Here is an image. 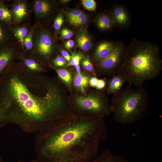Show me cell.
I'll return each instance as SVG.
<instances>
[{
	"instance_id": "1",
	"label": "cell",
	"mask_w": 162,
	"mask_h": 162,
	"mask_svg": "<svg viewBox=\"0 0 162 162\" xmlns=\"http://www.w3.org/2000/svg\"><path fill=\"white\" fill-rule=\"evenodd\" d=\"M69 114L56 80L14 63L0 78V128L15 124L38 133Z\"/></svg>"
},
{
	"instance_id": "2",
	"label": "cell",
	"mask_w": 162,
	"mask_h": 162,
	"mask_svg": "<svg viewBox=\"0 0 162 162\" xmlns=\"http://www.w3.org/2000/svg\"><path fill=\"white\" fill-rule=\"evenodd\" d=\"M103 118L69 116L38 133L35 149L38 162H90L97 156L106 135Z\"/></svg>"
},
{
	"instance_id": "3",
	"label": "cell",
	"mask_w": 162,
	"mask_h": 162,
	"mask_svg": "<svg viewBox=\"0 0 162 162\" xmlns=\"http://www.w3.org/2000/svg\"><path fill=\"white\" fill-rule=\"evenodd\" d=\"M159 52L155 44L133 39L125 47L118 74L124 77L129 85L143 87L146 81L156 78L161 71L162 61Z\"/></svg>"
},
{
	"instance_id": "4",
	"label": "cell",
	"mask_w": 162,
	"mask_h": 162,
	"mask_svg": "<svg viewBox=\"0 0 162 162\" xmlns=\"http://www.w3.org/2000/svg\"><path fill=\"white\" fill-rule=\"evenodd\" d=\"M149 105L147 95L143 87L133 88L129 85L113 95L111 104L115 120L123 125L142 119Z\"/></svg>"
},
{
	"instance_id": "5",
	"label": "cell",
	"mask_w": 162,
	"mask_h": 162,
	"mask_svg": "<svg viewBox=\"0 0 162 162\" xmlns=\"http://www.w3.org/2000/svg\"><path fill=\"white\" fill-rule=\"evenodd\" d=\"M71 115L104 118L112 112L111 104L103 92L96 91L76 97L70 105Z\"/></svg>"
},
{
	"instance_id": "6",
	"label": "cell",
	"mask_w": 162,
	"mask_h": 162,
	"mask_svg": "<svg viewBox=\"0 0 162 162\" xmlns=\"http://www.w3.org/2000/svg\"><path fill=\"white\" fill-rule=\"evenodd\" d=\"M37 24L33 34L32 48L27 56L32 57L44 67L46 64L50 67V61L52 59L56 50L55 36L47 26Z\"/></svg>"
},
{
	"instance_id": "7",
	"label": "cell",
	"mask_w": 162,
	"mask_h": 162,
	"mask_svg": "<svg viewBox=\"0 0 162 162\" xmlns=\"http://www.w3.org/2000/svg\"><path fill=\"white\" fill-rule=\"evenodd\" d=\"M125 47L122 42H116L110 55L96 64L97 69L100 74H107L112 76L118 74L123 62Z\"/></svg>"
},
{
	"instance_id": "8",
	"label": "cell",
	"mask_w": 162,
	"mask_h": 162,
	"mask_svg": "<svg viewBox=\"0 0 162 162\" xmlns=\"http://www.w3.org/2000/svg\"><path fill=\"white\" fill-rule=\"evenodd\" d=\"M24 51L16 40L0 47V78L14 63L19 61Z\"/></svg>"
},
{
	"instance_id": "9",
	"label": "cell",
	"mask_w": 162,
	"mask_h": 162,
	"mask_svg": "<svg viewBox=\"0 0 162 162\" xmlns=\"http://www.w3.org/2000/svg\"><path fill=\"white\" fill-rule=\"evenodd\" d=\"M31 9L34 15L35 23L46 26L56 12L57 5L53 0H33L31 2Z\"/></svg>"
},
{
	"instance_id": "10",
	"label": "cell",
	"mask_w": 162,
	"mask_h": 162,
	"mask_svg": "<svg viewBox=\"0 0 162 162\" xmlns=\"http://www.w3.org/2000/svg\"><path fill=\"white\" fill-rule=\"evenodd\" d=\"M9 5L11 7L10 10L13 19V26L30 22L32 12L31 3L28 1L14 0Z\"/></svg>"
},
{
	"instance_id": "11",
	"label": "cell",
	"mask_w": 162,
	"mask_h": 162,
	"mask_svg": "<svg viewBox=\"0 0 162 162\" xmlns=\"http://www.w3.org/2000/svg\"><path fill=\"white\" fill-rule=\"evenodd\" d=\"M114 26L124 27L130 22V15L127 9L122 5L115 4L110 11Z\"/></svg>"
},
{
	"instance_id": "12",
	"label": "cell",
	"mask_w": 162,
	"mask_h": 162,
	"mask_svg": "<svg viewBox=\"0 0 162 162\" xmlns=\"http://www.w3.org/2000/svg\"><path fill=\"white\" fill-rule=\"evenodd\" d=\"M116 42L103 41L96 47L93 55V58L96 64L106 58L113 50Z\"/></svg>"
},
{
	"instance_id": "13",
	"label": "cell",
	"mask_w": 162,
	"mask_h": 162,
	"mask_svg": "<svg viewBox=\"0 0 162 162\" xmlns=\"http://www.w3.org/2000/svg\"><path fill=\"white\" fill-rule=\"evenodd\" d=\"M19 61L26 69L31 72L42 74L46 72L44 66L30 56L21 55Z\"/></svg>"
},
{
	"instance_id": "14",
	"label": "cell",
	"mask_w": 162,
	"mask_h": 162,
	"mask_svg": "<svg viewBox=\"0 0 162 162\" xmlns=\"http://www.w3.org/2000/svg\"><path fill=\"white\" fill-rule=\"evenodd\" d=\"M76 40L77 47L83 51H88L93 46L92 38L86 29L79 30Z\"/></svg>"
},
{
	"instance_id": "15",
	"label": "cell",
	"mask_w": 162,
	"mask_h": 162,
	"mask_svg": "<svg viewBox=\"0 0 162 162\" xmlns=\"http://www.w3.org/2000/svg\"><path fill=\"white\" fill-rule=\"evenodd\" d=\"M32 26L30 22H29L11 27L14 37L20 44L24 50V40L29 33Z\"/></svg>"
},
{
	"instance_id": "16",
	"label": "cell",
	"mask_w": 162,
	"mask_h": 162,
	"mask_svg": "<svg viewBox=\"0 0 162 162\" xmlns=\"http://www.w3.org/2000/svg\"><path fill=\"white\" fill-rule=\"evenodd\" d=\"M126 82L124 77L120 74L111 76L107 82L106 94H117L123 88Z\"/></svg>"
},
{
	"instance_id": "17",
	"label": "cell",
	"mask_w": 162,
	"mask_h": 162,
	"mask_svg": "<svg viewBox=\"0 0 162 162\" xmlns=\"http://www.w3.org/2000/svg\"><path fill=\"white\" fill-rule=\"evenodd\" d=\"M95 22L98 28L103 30L110 29L114 26L110 11L99 14L95 19Z\"/></svg>"
},
{
	"instance_id": "18",
	"label": "cell",
	"mask_w": 162,
	"mask_h": 162,
	"mask_svg": "<svg viewBox=\"0 0 162 162\" xmlns=\"http://www.w3.org/2000/svg\"><path fill=\"white\" fill-rule=\"evenodd\" d=\"M11 27L0 21V47L16 40L13 34Z\"/></svg>"
},
{
	"instance_id": "19",
	"label": "cell",
	"mask_w": 162,
	"mask_h": 162,
	"mask_svg": "<svg viewBox=\"0 0 162 162\" xmlns=\"http://www.w3.org/2000/svg\"><path fill=\"white\" fill-rule=\"evenodd\" d=\"M90 162H128L124 158L120 156L115 155L110 151L106 150L100 154L96 156Z\"/></svg>"
},
{
	"instance_id": "20",
	"label": "cell",
	"mask_w": 162,
	"mask_h": 162,
	"mask_svg": "<svg viewBox=\"0 0 162 162\" xmlns=\"http://www.w3.org/2000/svg\"><path fill=\"white\" fill-rule=\"evenodd\" d=\"M0 21L10 27L13 25L10 9L2 0H0Z\"/></svg>"
},
{
	"instance_id": "21",
	"label": "cell",
	"mask_w": 162,
	"mask_h": 162,
	"mask_svg": "<svg viewBox=\"0 0 162 162\" xmlns=\"http://www.w3.org/2000/svg\"><path fill=\"white\" fill-rule=\"evenodd\" d=\"M89 80V77L86 74L81 73L79 75L76 73L74 79V85L82 93L85 94V89L88 86Z\"/></svg>"
},
{
	"instance_id": "22",
	"label": "cell",
	"mask_w": 162,
	"mask_h": 162,
	"mask_svg": "<svg viewBox=\"0 0 162 162\" xmlns=\"http://www.w3.org/2000/svg\"><path fill=\"white\" fill-rule=\"evenodd\" d=\"M37 23H35L32 25L30 30L24 41L25 50L22 55L26 56L30 53L33 47V38L34 31L37 26Z\"/></svg>"
},
{
	"instance_id": "23",
	"label": "cell",
	"mask_w": 162,
	"mask_h": 162,
	"mask_svg": "<svg viewBox=\"0 0 162 162\" xmlns=\"http://www.w3.org/2000/svg\"><path fill=\"white\" fill-rule=\"evenodd\" d=\"M50 67L55 70L59 78L67 86H70L72 82V75L70 71L65 69Z\"/></svg>"
},
{
	"instance_id": "24",
	"label": "cell",
	"mask_w": 162,
	"mask_h": 162,
	"mask_svg": "<svg viewBox=\"0 0 162 162\" xmlns=\"http://www.w3.org/2000/svg\"><path fill=\"white\" fill-rule=\"evenodd\" d=\"M88 19V15L82 12L70 24L76 28L82 27L87 23Z\"/></svg>"
},
{
	"instance_id": "25",
	"label": "cell",
	"mask_w": 162,
	"mask_h": 162,
	"mask_svg": "<svg viewBox=\"0 0 162 162\" xmlns=\"http://www.w3.org/2000/svg\"><path fill=\"white\" fill-rule=\"evenodd\" d=\"M71 54V60L67 63L65 66V67L75 66L80 64V62L85 57L84 55L80 52L74 51L72 52Z\"/></svg>"
},
{
	"instance_id": "26",
	"label": "cell",
	"mask_w": 162,
	"mask_h": 162,
	"mask_svg": "<svg viewBox=\"0 0 162 162\" xmlns=\"http://www.w3.org/2000/svg\"><path fill=\"white\" fill-rule=\"evenodd\" d=\"M67 64V61L62 56L57 54L51 61L50 67L56 68L65 66Z\"/></svg>"
},
{
	"instance_id": "27",
	"label": "cell",
	"mask_w": 162,
	"mask_h": 162,
	"mask_svg": "<svg viewBox=\"0 0 162 162\" xmlns=\"http://www.w3.org/2000/svg\"><path fill=\"white\" fill-rule=\"evenodd\" d=\"M64 17L63 14L59 12L55 17L53 23V28L55 33H58L60 30L64 22Z\"/></svg>"
},
{
	"instance_id": "28",
	"label": "cell",
	"mask_w": 162,
	"mask_h": 162,
	"mask_svg": "<svg viewBox=\"0 0 162 162\" xmlns=\"http://www.w3.org/2000/svg\"><path fill=\"white\" fill-rule=\"evenodd\" d=\"M82 11L78 9H74L68 11L66 13L67 20L70 24L79 16Z\"/></svg>"
},
{
	"instance_id": "29",
	"label": "cell",
	"mask_w": 162,
	"mask_h": 162,
	"mask_svg": "<svg viewBox=\"0 0 162 162\" xmlns=\"http://www.w3.org/2000/svg\"><path fill=\"white\" fill-rule=\"evenodd\" d=\"M81 64L86 70L93 73H95L94 66L88 56L85 57L83 58Z\"/></svg>"
},
{
	"instance_id": "30",
	"label": "cell",
	"mask_w": 162,
	"mask_h": 162,
	"mask_svg": "<svg viewBox=\"0 0 162 162\" xmlns=\"http://www.w3.org/2000/svg\"><path fill=\"white\" fill-rule=\"evenodd\" d=\"M83 7L88 10L94 11L96 8V3L94 0H82L81 1Z\"/></svg>"
},
{
	"instance_id": "31",
	"label": "cell",
	"mask_w": 162,
	"mask_h": 162,
	"mask_svg": "<svg viewBox=\"0 0 162 162\" xmlns=\"http://www.w3.org/2000/svg\"><path fill=\"white\" fill-rule=\"evenodd\" d=\"M61 37L63 39H67L72 38L74 35L73 32L67 28H63L60 32Z\"/></svg>"
},
{
	"instance_id": "32",
	"label": "cell",
	"mask_w": 162,
	"mask_h": 162,
	"mask_svg": "<svg viewBox=\"0 0 162 162\" xmlns=\"http://www.w3.org/2000/svg\"><path fill=\"white\" fill-rule=\"evenodd\" d=\"M107 83V80L105 78L98 79L95 88L98 90L101 91L105 88Z\"/></svg>"
},
{
	"instance_id": "33",
	"label": "cell",
	"mask_w": 162,
	"mask_h": 162,
	"mask_svg": "<svg viewBox=\"0 0 162 162\" xmlns=\"http://www.w3.org/2000/svg\"><path fill=\"white\" fill-rule=\"evenodd\" d=\"M74 40L71 39H70L66 42L64 46L67 50H70L74 47Z\"/></svg>"
},
{
	"instance_id": "34",
	"label": "cell",
	"mask_w": 162,
	"mask_h": 162,
	"mask_svg": "<svg viewBox=\"0 0 162 162\" xmlns=\"http://www.w3.org/2000/svg\"><path fill=\"white\" fill-rule=\"evenodd\" d=\"M60 52L62 56L67 61L69 62L71 60V56L64 50H62Z\"/></svg>"
},
{
	"instance_id": "35",
	"label": "cell",
	"mask_w": 162,
	"mask_h": 162,
	"mask_svg": "<svg viewBox=\"0 0 162 162\" xmlns=\"http://www.w3.org/2000/svg\"><path fill=\"white\" fill-rule=\"evenodd\" d=\"M98 80V79L95 76L91 77L89 81V85L91 87L95 88Z\"/></svg>"
},
{
	"instance_id": "36",
	"label": "cell",
	"mask_w": 162,
	"mask_h": 162,
	"mask_svg": "<svg viewBox=\"0 0 162 162\" xmlns=\"http://www.w3.org/2000/svg\"><path fill=\"white\" fill-rule=\"evenodd\" d=\"M74 66L76 71V73L78 74H80L81 72L80 64L76 65Z\"/></svg>"
},
{
	"instance_id": "37",
	"label": "cell",
	"mask_w": 162,
	"mask_h": 162,
	"mask_svg": "<svg viewBox=\"0 0 162 162\" xmlns=\"http://www.w3.org/2000/svg\"><path fill=\"white\" fill-rule=\"evenodd\" d=\"M70 0H61L59 1L60 2L63 4H66L70 2Z\"/></svg>"
},
{
	"instance_id": "38",
	"label": "cell",
	"mask_w": 162,
	"mask_h": 162,
	"mask_svg": "<svg viewBox=\"0 0 162 162\" xmlns=\"http://www.w3.org/2000/svg\"><path fill=\"white\" fill-rule=\"evenodd\" d=\"M16 162H25V161H21V160H19V161H18ZM38 162V161L36 160H32L30 161H29V162Z\"/></svg>"
},
{
	"instance_id": "39",
	"label": "cell",
	"mask_w": 162,
	"mask_h": 162,
	"mask_svg": "<svg viewBox=\"0 0 162 162\" xmlns=\"http://www.w3.org/2000/svg\"><path fill=\"white\" fill-rule=\"evenodd\" d=\"M0 162H4L2 156L0 155Z\"/></svg>"
}]
</instances>
